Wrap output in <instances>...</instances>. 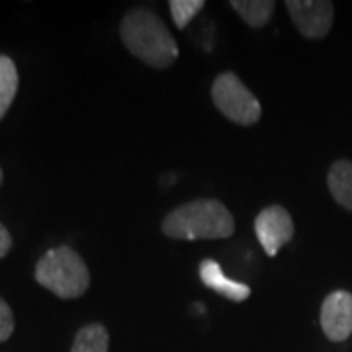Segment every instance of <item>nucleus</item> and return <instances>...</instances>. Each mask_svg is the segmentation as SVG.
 Instances as JSON below:
<instances>
[{
  "mask_svg": "<svg viewBox=\"0 0 352 352\" xmlns=\"http://www.w3.org/2000/svg\"><path fill=\"white\" fill-rule=\"evenodd\" d=\"M18 71L10 57L0 55V120L8 112L14 96L18 92Z\"/></svg>",
  "mask_w": 352,
  "mask_h": 352,
  "instance_id": "nucleus-12",
  "label": "nucleus"
},
{
  "mask_svg": "<svg viewBox=\"0 0 352 352\" xmlns=\"http://www.w3.org/2000/svg\"><path fill=\"white\" fill-rule=\"evenodd\" d=\"M327 186L331 196L344 210L352 212V161H337L331 164L327 175Z\"/></svg>",
  "mask_w": 352,
  "mask_h": 352,
  "instance_id": "nucleus-9",
  "label": "nucleus"
},
{
  "mask_svg": "<svg viewBox=\"0 0 352 352\" xmlns=\"http://www.w3.org/2000/svg\"><path fill=\"white\" fill-rule=\"evenodd\" d=\"M321 329L333 342H342L352 335V294L346 289H335L321 305Z\"/></svg>",
  "mask_w": 352,
  "mask_h": 352,
  "instance_id": "nucleus-7",
  "label": "nucleus"
},
{
  "mask_svg": "<svg viewBox=\"0 0 352 352\" xmlns=\"http://www.w3.org/2000/svg\"><path fill=\"white\" fill-rule=\"evenodd\" d=\"M10 247H12V237L6 231V227L0 223V258L6 256V252L10 251Z\"/></svg>",
  "mask_w": 352,
  "mask_h": 352,
  "instance_id": "nucleus-15",
  "label": "nucleus"
},
{
  "mask_svg": "<svg viewBox=\"0 0 352 352\" xmlns=\"http://www.w3.org/2000/svg\"><path fill=\"white\" fill-rule=\"evenodd\" d=\"M212 100L215 108L239 126H252L261 120V102L252 94L239 76L231 71L217 75L212 87Z\"/></svg>",
  "mask_w": 352,
  "mask_h": 352,
  "instance_id": "nucleus-4",
  "label": "nucleus"
},
{
  "mask_svg": "<svg viewBox=\"0 0 352 352\" xmlns=\"http://www.w3.org/2000/svg\"><path fill=\"white\" fill-rule=\"evenodd\" d=\"M204 6H206L204 0H173V2H168L170 16H173L178 30H184L192 22V18L201 12Z\"/></svg>",
  "mask_w": 352,
  "mask_h": 352,
  "instance_id": "nucleus-13",
  "label": "nucleus"
},
{
  "mask_svg": "<svg viewBox=\"0 0 352 352\" xmlns=\"http://www.w3.org/2000/svg\"><path fill=\"white\" fill-rule=\"evenodd\" d=\"M231 8L251 28H263L272 18L276 2L272 0H233Z\"/></svg>",
  "mask_w": 352,
  "mask_h": 352,
  "instance_id": "nucleus-10",
  "label": "nucleus"
},
{
  "mask_svg": "<svg viewBox=\"0 0 352 352\" xmlns=\"http://www.w3.org/2000/svg\"><path fill=\"white\" fill-rule=\"evenodd\" d=\"M14 331V315L10 305L0 298V342L8 340Z\"/></svg>",
  "mask_w": 352,
  "mask_h": 352,
  "instance_id": "nucleus-14",
  "label": "nucleus"
},
{
  "mask_svg": "<svg viewBox=\"0 0 352 352\" xmlns=\"http://www.w3.org/2000/svg\"><path fill=\"white\" fill-rule=\"evenodd\" d=\"M110 335L108 329L100 323H92L76 333L71 352H108Z\"/></svg>",
  "mask_w": 352,
  "mask_h": 352,
  "instance_id": "nucleus-11",
  "label": "nucleus"
},
{
  "mask_svg": "<svg viewBox=\"0 0 352 352\" xmlns=\"http://www.w3.org/2000/svg\"><path fill=\"white\" fill-rule=\"evenodd\" d=\"M36 280L57 298L73 300L85 296L90 286V272L80 254L71 247H55L39 258Z\"/></svg>",
  "mask_w": 352,
  "mask_h": 352,
  "instance_id": "nucleus-3",
  "label": "nucleus"
},
{
  "mask_svg": "<svg viewBox=\"0 0 352 352\" xmlns=\"http://www.w3.org/2000/svg\"><path fill=\"white\" fill-rule=\"evenodd\" d=\"M200 280L204 282V286L214 289L215 294L223 296L231 302H245L251 298V288L247 284L227 278L221 266L214 258H204L200 263Z\"/></svg>",
  "mask_w": 352,
  "mask_h": 352,
  "instance_id": "nucleus-8",
  "label": "nucleus"
},
{
  "mask_svg": "<svg viewBox=\"0 0 352 352\" xmlns=\"http://www.w3.org/2000/svg\"><path fill=\"white\" fill-rule=\"evenodd\" d=\"M296 30L307 39H323L331 32L335 6L327 0H288L286 2Z\"/></svg>",
  "mask_w": 352,
  "mask_h": 352,
  "instance_id": "nucleus-5",
  "label": "nucleus"
},
{
  "mask_svg": "<svg viewBox=\"0 0 352 352\" xmlns=\"http://www.w3.org/2000/svg\"><path fill=\"white\" fill-rule=\"evenodd\" d=\"M0 182H2V170H0Z\"/></svg>",
  "mask_w": 352,
  "mask_h": 352,
  "instance_id": "nucleus-16",
  "label": "nucleus"
},
{
  "mask_svg": "<svg viewBox=\"0 0 352 352\" xmlns=\"http://www.w3.org/2000/svg\"><path fill=\"white\" fill-rule=\"evenodd\" d=\"M254 233L268 256H276L278 251L294 237V219L282 206H268L254 219Z\"/></svg>",
  "mask_w": 352,
  "mask_h": 352,
  "instance_id": "nucleus-6",
  "label": "nucleus"
},
{
  "mask_svg": "<svg viewBox=\"0 0 352 352\" xmlns=\"http://www.w3.org/2000/svg\"><path fill=\"white\" fill-rule=\"evenodd\" d=\"M235 231L233 215L214 198H200L175 208L163 219V233L170 239H227Z\"/></svg>",
  "mask_w": 352,
  "mask_h": 352,
  "instance_id": "nucleus-2",
  "label": "nucleus"
},
{
  "mask_svg": "<svg viewBox=\"0 0 352 352\" xmlns=\"http://www.w3.org/2000/svg\"><path fill=\"white\" fill-rule=\"evenodd\" d=\"M120 34L127 51L153 69H166L178 59V45L173 34L149 8L127 12L120 25Z\"/></svg>",
  "mask_w": 352,
  "mask_h": 352,
  "instance_id": "nucleus-1",
  "label": "nucleus"
}]
</instances>
